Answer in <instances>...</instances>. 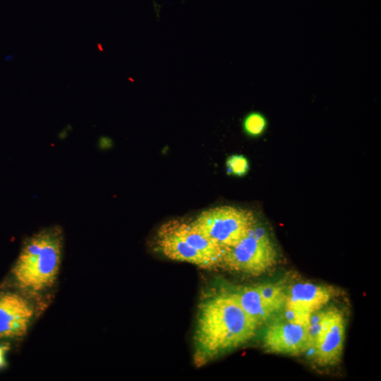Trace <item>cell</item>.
Instances as JSON below:
<instances>
[{
  "label": "cell",
  "mask_w": 381,
  "mask_h": 381,
  "mask_svg": "<svg viewBox=\"0 0 381 381\" xmlns=\"http://www.w3.org/2000/svg\"><path fill=\"white\" fill-rule=\"evenodd\" d=\"M259 326L231 293L208 295L199 303L193 361L202 366L252 339Z\"/></svg>",
  "instance_id": "cell-1"
},
{
  "label": "cell",
  "mask_w": 381,
  "mask_h": 381,
  "mask_svg": "<svg viewBox=\"0 0 381 381\" xmlns=\"http://www.w3.org/2000/svg\"><path fill=\"white\" fill-rule=\"evenodd\" d=\"M63 235L58 226L47 228L24 244L12 272L17 285L32 292L51 287L59 273Z\"/></svg>",
  "instance_id": "cell-2"
},
{
  "label": "cell",
  "mask_w": 381,
  "mask_h": 381,
  "mask_svg": "<svg viewBox=\"0 0 381 381\" xmlns=\"http://www.w3.org/2000/svg\"><path fill=\"white\" fill-rule=\"evenodd\" d=\"M190 221L200 233L223 249L236 245L257 224L252 210L229 205L202 210Z\"/></svg>",
  "instance_id": "cell-3"
},
{
  "label": "cell",
  "mask_w": 381,
  "mask_h": 381,
  "mask_svg": "<svg viewBox=\"0 0 381 381\" xmlns=\"http://www.w3.org/2000/svg\"><path fill=\"white\" fill-rule=\"evenodd\" d=\"M277 252L267 232L257 224L232 247L224 249L219 267L251 275L273 267Z\"/></svg>",
  "instance_id": "cell-4"
},
{
  "label": "cell",
  "mask_w": 381,
  "mask_h": 381,
  "mask_svg": "<svg viewBox=\"0 0 381 381\" xmlns=\"http://www.w3.org/2000/svg\"><path fill=\"white\" fill-rule=\"evenodd\" d=\"M263 345L267 351L272 353L301 354L309 350L308 325L277 313L265 330Z\"/></svg>",
  "instance_id": "cell-5"
},
{
  "label": "cell",
  "mask_w": 381,
  "mask_h": 381,
  "mask_svg": "<svg viewBox=\"0 0 381 381\" xmlns=\"http://www.w3.org/2000/svg\"><path fill=\"white\" fill-rule=\"evenodd\" d=\"M344 337L345 323L341 313L334 308L326 310L313 347L317 363L322 366L337 363L341 357Z\"/></svg>",
  "instance_id": "cell-6"
},
{
  "label": "cell",
  "mask_w": 381,
  "mask_h": 381,
  "mask_svg": "<svg viewBox=\"0 0 381 381\" xmlns=\"http://www.w3.org/2000/svg\"><path fill=\"white\" fill-rule=\"evenodd\" d=\"M33 314L32 306L22 296L12 292L0 293V339L23 337Z\"/></svg>",
  "instance_id": "cell-7"
},
{
  "label": "cell",
  "mask_w": 381,
  "mask_h": 381,
  "mask_svg": "<svg viewBox=\"0 0 381 381\" xmlns=\"http://www.w3.org/2000/svg\"><path fill=\"white\" fill-rule=\"evenodd\" d=\"M155 246L166 258L186 262L204 269H213L216 265L207 257L187 243L162 224L155 236Z\"/></svg>",
  "instance_id": "cell-8"
},
{
  "label": "cell",
  "mask_w": 381,
  "mask_h": 381,
  "mask_svg": "<svg viewBox=\"0 0 381 381\" xmlns=\"http://www.w3.org/2000/svg\"><path fill=\"white\" fill-rule=\"evenodd\" d=\"M337 294L330 286L308 282L291 285L286 291L285 308L309 313L319 310Z\"/></svg>",
  "instance_id": "cell-9"
},
{
  "label": "cell",
  "mask_w": 381,
  "mask_h": 381,
  "mask_svg": "<svg viewBox=\"0 0 381 381\" xmlns=\"http://www.w3.org/2000/svg\"><path fill=\"white\" fill-rule=\"evenodd\" d=\"M164 224L190 246L210 259L217 267H219L224 249L200 233L190 220L174 219Z\"/></svg>",
  "instance_id": "cell-10"
},
{
  "label": "cell",
  "mask_w": 381,
  "mask_h": 381,
  "mask_svg": "<svg viewBox=\"0 0 381 381\" xmlns=\"http://www.w3.org/2000/svg\"><path fill=\"white\" fill-rule=\"evenodd\" d=\"M230 293L258 326L279 313L262 298L255 286L242 288Z\"/></svg>",
  "instance_id": "cell-11"
},
{
  "label": "cell",
  "mask_w": 381,
  "mask_h": 381,
  "mask_svg": "<svg viewBox=\"0 0 381 381\" xmlns=\"http://www.w3.org/2000/svg\"><path fill=\"white\" fill-rule=\"evenodd\" d=\"M262 298L278 312L285 306L286 291L278 284H263L255 286Z\"/></svg>",
  "instance_id": "cell-12"
},
{
  "label": "cell",
  "mask_w": 381,
  "mask_h": 381,
  "mask_svg": "<svg viewBox=\"0 0 381 381\" xmlns=\"http://www.w3.org/2000/svg\"><path fill=\"white\" fill-rule=\"evenodd\" d=\"M267 121L261 113L253 111L249 113L243 119V128L249 136L258 137L266 130Z\"/></svg>",
  "instance_id": "cell-13"
},
{
  "label": "cell",
  "mask_w": 381,
  "mask_h": 381,
  "mask_svg": "<svg viewBox=\"0 0 381 381\" xmlns=\"http://www.w3.org/2000/svg\"><path fill=\"white\" fill-rule=\"evenodd\" d=\"M226 167L229 174L243 176L249 170V162L247 158L241 155H233L227 158Z\"/></svg>",
  "instance_id": "cell-14"
},
{
  "label": "cell",
  "mask_w": 381,
  "mask_h": 381,
  "mask_svg": "<svg viewBox=\"0 0 381 381\" xmlns=\"http://www.w3.org/2000/svg\"><path fill=\"white\" fill-rule=\"evenodd\" d=\"M8 350V346L7 345L0 344V368L6 365V355Z\"/></svg>",
  "instance_id": "cell-15"
}]
</instances>
